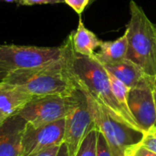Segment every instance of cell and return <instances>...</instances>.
Instances as JSON below:
<instances>
[{
    "instance_id": "obj_1",
    "label": "cell",
    "mask_w": 156,
    "mask_h": 156,
    "mask_svg": "<svg viewBox=\"0 0 156 156\" xmlns=\"http://www.w3.org/2000/svg\"><path fill=\"white\" fill-rule=\"evenodd\" d=\"M61 46L64 50V60L67 69L79 88L107 109L116 119L141 130L135 121L124 112L115 99L111 89L109 73L105 67L94 57L76 53L72 47L70 35L68 36Z\"/></svg>"
},
{
    "instance_id": "obj_2",
    "label": "cell",
    "mask_w": 156,
    "mask_h": 156,
    "mask_svg": "<svg viewBox=\"0 0 156 156\" xmlns=\"http://www.w3.org/2000/svg\"><path fill=\"white\" fill-rule=\"evenodd\" d=\"M1 81L18 86L33 97L69 96L79 89L67 69L64 57L60 61L47 66L11 72Z\"/></svg>"
},
{
    "instance_id": "obj_3",
    "label": "cell",
    "mask_w": 156,
    "mask_h": 156,
    "mask_svg": "<svg viewBox=\"0 0 156 156\" xmlns=\"http://www.w3.org/2000/svg\"><path fill=\"white\" fill-rule=\"evenodd\" d=\"M131 17L126 27L128 50L126 58L136 64L149 77L156 76V25L136 2H130Z\"/></svg>"
},
{
    "instance_id": "obj_4",
    "label": "cell",
    "mask_w": 156,
    "mask_h": 156,
    "mask_svg": "<svg viewBox=\"0 0 156 156\" xmlns=\"http://www.w3.org/2000/svg\"><path fill=\"white\" fill-rule=\"evenodd\" d=\"M85 95L96 129L105 137L112 155L125 156L129 148L141 144L145 134L143 131L119 121L90 96Z\"/></svg>"
},
{
    "instance_id": "obj_5",
    "label": "cell",
    "mask_w": 156,
    "mask_h": 156,
    "mask_svg": "<svg viewBox=\"0 0 156 156\" xmlns=\"http://www.w3.org/2000/svg\"><path fill=\"white\" fill-rule=\"evenodd\" d=\"M63 47L0 45V81L9 73L60 61Z\"/></svg>"
},
{
    "instance_id": "obj_6",
    "label": "cell",
    "mask_w": 156,
    "mask_h": 156,
    "mask_svg": "<svg viewBox=\"0 0 156 156\" xmlns=\"http://www.w3.org/2000/svg\"><path fill=\"white\" fill-rule=\"evenodd\" d=\"M82 97L83 92L80 88L74 94L69 96L48 95L33 97L17 115L32 126L51 123L66 119L80 104Z\"/></svg>"
},
{
    "instance_id": "obj_7",
    "label": "cell",
    "mask_w": 156,
    "mask_h": 156,
    "mask_svg": "<svg viewBox=\"0 0 156 156\" xmlns=\"http://www.w3.org/2000/svg\"><path fill=\"white\" fill-rule=\"evenodd\" d=\"M154 80V77L144 76L135 86L130 89L128 93L129 112L144 133L153 132L156 127Z\"/></svg>"
},
{
    "instance_id": "obj_8",
    "label": "cell",
    "mask_w": 156,
    "mask_h": 156,
    "mask_svg": "<svg viewBox=\"0 0 156 156\" xmlns=\"http://www.w3.org/2000/svg\"><path fill=\"white\" fill-rule=\"evenodd\" d=\"M65 119L40 125L26 123L22 137V155L31 156L64 142Z\"/></svg>"
},
{
    "instance_id": "obj_9",
    "label": "cell",
    "mask_w": 156,
    "mask_h": 156,
    "mask_svg": "<svg viewBox=\"0 0 156 156\" xmlns=\"http://www.w3.org/2000/svg\"><path fill=\"white\" fill-rule=\"evenodd\" d=\"M96 126L83 92L80 104L65 119L64 143L68 145L70 156H75L82 140Z\"/></svg>"
},
{
    "instance_id": "obj_10",
    "label": "cell",
    "mask_w": 156,
    "mask_h": 156,
    "mask_svg": "<svg viewBox=\"0 0 156 156\" xmlns=\"http://www.w3.org/2000/svg\"><path fill=\"white\" fill-rule=\"evenodd\" d=\"M32 99L24 89L0 81V126L17 115Z\"/></svg>"
},
{
    "instance_id": "obj_11",
    "label": "cell",
    "mask_w": 156,
    "mask_h": 156,
    "mask_svg": "<svg viewBox=\"0 0 156 156\" xmlns=\"http://www.w3.org/2000/svg\"><path fill=\"white\" fill-rule=\"evenodd\" d=\"M26 122L19 115L0 126V156L22 155V137Z\"/></svg>"
},
{
    "instance_id": "obj_12",
    "label": "cell",
    "mask_w": 156,
    "mask_h": 156,
    "mask_svg": "<svg viewBox=\"0 0 156 156\" xmlns=\"http://www.w3.org/2000/svg\"><path fill=\"white\" fill-rule=\"evenodd\" d=\"M127 50L128 38L125 32L123 36L113 41H102L93 57L103 66L111 65L126 59Z\"/></svg>"
},
{
    "instance_id": "obj_13",
    "label": "cell",
    "mask_w": 156,
    "mask_h": 156,
    "mask_svg": "<svg viewBox=\"0 0 156 156\" xmlns=\"http://www.w3.org/2000/svg\"><path fill=\"white\" fill-rule=\"evenodd\" d=\"M69 35L71 37V42L74 51L83 56L93 57L96 49L102 42L92 31L89 30L85 27L80 17L77 29L75 31H72Z\"/></svg>"
},
{
    "instance_id": "obj_14",
    "label": "cell",
    "mask_w": 156,
    "mask_h": 156,
    "mask_svg": "<svg viewBox=\"0 0 156 156\" xmlns=\"http://www.w3.org/2000/svg\"><path fill=\"white\" fill-rule=\"evenodd\" d=\"M106 70L123 82L130 89L135 86L140 80L145 76L143 70L133 62L127 58L118 63L105 65Z\"/></svg>"
},
{
    "instance_id": "obj_15",
    "label": "cell",
    "mask_w": 156,
    "mask_h": 156,
    "mask_svg": "<svg viewBox=\"0 0 156 156\" xmlns=\"http://www.w3.org/2000/svg\"><path fill=\"white\" fill-rule=\"evenodd\" d=\"M109 73V79H110V84H111V89L115 97V99L117 100V101L119 102V104L122 106V108L124 110V112L129 114L132 118L133 116L131 115L129 109H128V93L130 90V88L127 87L123 82H122L120 80H118L116 77H114L112 74ZM134 120V119H133Z\"/></svg>"
},
{
    "instance_id": "obj_16",
    "label": "cell",
    "mask_w": 156,
    "mask_h": 156,
    "mask_svg": "<svg viewBox=\"0 0 156 156\" xmlns=\"http://www.w3.org/2000/svg\"><path fill=\"white\" fill-rule=\"evenodd\" d=\"M98 130L92 129L82 140L75 156H97Z\"/></svg>"
},
{
    "instance_id": "obj_17",
    "label": "cell",
    "mask_w": 156,
    "mask_h": 156,
    "mask_svg": "<svg viewBox=\"0 0 156 156\" xmlns=\"http://www.w3.org/2000/svg\"><path fill=\"white\" fill-rule=\"evenodd\" d=\"M97 156H113L105 137L99 131L97 134Z\"/></svg>"
},
{
    "instance_id": "obj_18",
    "label": "cell",
    "mask_w": 156,
    "mask_h": 156,
    "mask_svg": "<svg viewBox=\"0 0 156 156\" xmlns=\"http://www.w3.org/2000/svg\"><path fill=\"white\" fill-rule=\"evenodd\" d=\"M125 156H156V154L141 144H137L129 148Z\"/></svg>"
},
{
    "instance_id": "obj_19",
    "label": "cell",
    "mask_w": 156,
    "mask_h": 156,
    "mask_svg": "<svg viewBox=\"0 0 156 156\" xmlns=\"http://www.w3.org/2000/svg\"><path fill=\"white\" fill-rule=\"evenodd\" d=\"M90 1L91 0H64V3L70 6L80 16V15L85 10L86 6L89 5Z\"/></svg>"
},
{
    "instance_id": "obj_20",
    "label": "cell",
    "mask_w": 156,
    "mask_h": 156,
    "mask_svg": "<svg viewBox=\"0 0 156 156\" xmlns=\"http://www.w3.org/2000/svg\"><path fill=\"white\" fill-rule=\"evenodd\" d=\"M140 144L156 154V133L152 132L145 133Z\"/></svg>"
},
{
    "instance_id": "obj_21",
    "label": "cell",
    "mask_w": 156,
    "mask_h": 156,
    "mask_svg": "<svg viewBox=\"0 0 156 156\" xmlns=\"http://www.w3.org/2000/svg\"><path fill=\"white\" fill-rule=\"evenodd\" d=\"M64 3V0H20L17 5L31 6L35 5H47V4H60Z\"/></svg>"
},
{
    "instance_id": "obj_22",
    "label": "cell",
    "mask_w": 156,
    "mask_h": 156,
    "mask_svg": "<svg viewBox=\"0 0 156 156\" xmlns=\"http://www.w3.org/2000/svg\"><path fill=\"white\" fill-rule=\"evenodd\" d=\"M58 148L59 146H54V147H51V148H48L43 152H40L37 154H34V155L31 156H56L58 151Z\"/></svg>"
},
{
    "instance_id": "obj_23",
    "label": "cell",
    "mask_w": 156,
    "mask_h": 156,
    "mask_svg": "<svg viewBox=\"0 0 156 156\" xmlns=\"http://www.w3.org/2000/svg\"><path fill=\"white\" fill-rule=\"evenodd\" d=\"M56 156H70V154H69V152L68 145H67L64 142L59 145L58 151V153H57Z\"/></svg>"
},
{
    "instance_id": "obj_24",
    "label": "cell",
    "mask_w": 156,
    "mask_h": 156,
    "mask_svg": "<svg viewBox=\"0 0 156 156\" xmlns=\"http://www.w3.org/2000/svg\"><path fill=\"white\" fill-rule=\"evenodd\" d=\"M154 100H155L156 104V76L154 77Z\"/></svg>"
},
{
    "instance_id": "obj_25",
    "label": "cell",
    "mask_w": 156,
    "mask_h": 156,
    "mask_svg": "<svg viewBox=\"0 0 156 156\" xmlns=\"http://www.w3.org/2000/svg\"><path fill=\"white\" fill-rule=\"evenodd\" d=\"M2 1H4V2H7V3H16V5L18 4V2L20 1V0H0V2H2Z\"/></svg>"
},
{
    "instance_id": "obj_26",
    "label": "cell",
    "mask_w": 156,
    "mask_h": 156,
    "mask_svg": "<svg viewBox=\"0 0 156 156\" xmlns=\"http://www.w3.org/2000/svg\"><path fill=\"white\" fill-rule=\"evenodd\" d=\"M150 133H151V132H150ZM152 133H156V127L154 128V131H153Z\"/></svg>"
}]
</instances>
